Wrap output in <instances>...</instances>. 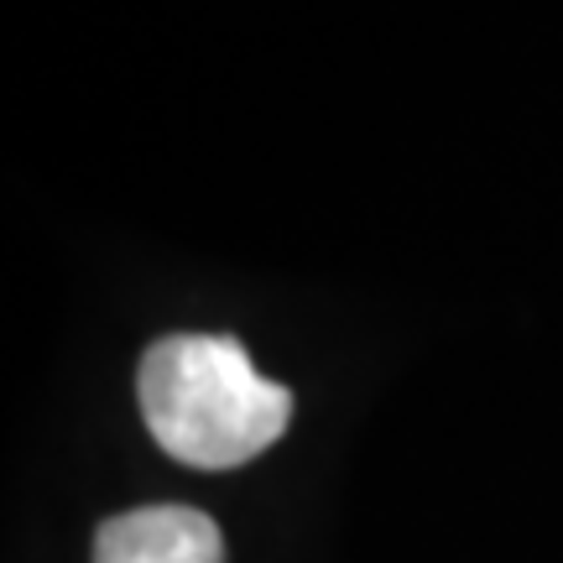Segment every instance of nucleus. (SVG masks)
Instances as JSON below:
<instances>
[{"mask_svg":"<svg viewBox=\"0 0 563 563\" xmlns=\"http://www.w3.org/2000/svg\"><path fill=\"white\" fill-rule=\"evenodd\" d=\"M136 402L178 464L235 470L266 454L292 422V391L262 376L230 334H167L141 355Z\"/></svg>","mask_w":563,"mask_h":563,"instance_id":"obj_1","label":"nucleus"},{"mask_svg":"<svg viewBox=\"0 0 563 563\" xmlns=\"http://www.w3.org/2000/svg\"><path fill=\"white\" fill-rule=\"evenodd\" d=\"M95 563H224V532L199 506H136L100 522Z\"/></svg>","mask_w":563,"mask_h":563,"instance_id":"obj_2","label":"nucleus"}]
</instances>
